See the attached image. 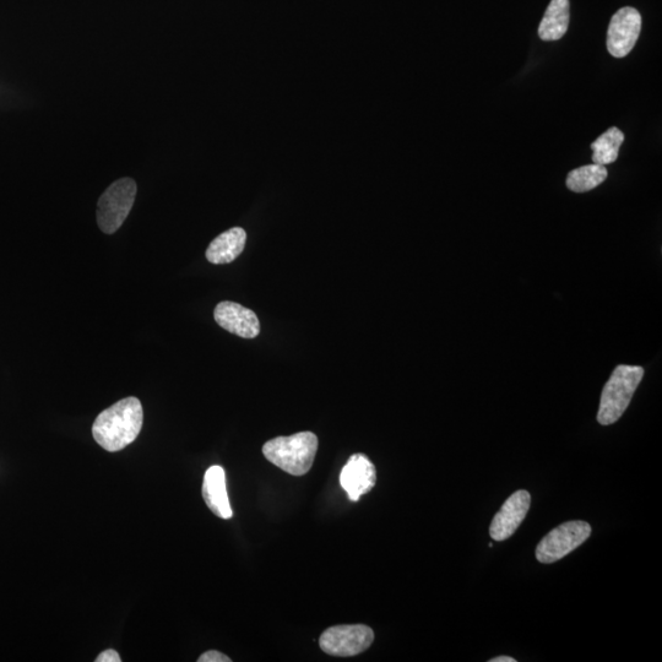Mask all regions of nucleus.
Listing matches in <instances>:
<instances>
[{
    "label": "nucleus",
    "mask_w": 662,
    "mask_h": 662,
    "mask_svg": "<svg viewBox=\"0 0 662 662\" xmlns=\"http://www.w3.org/2000/svg\"><path fill=\"white\" fill-rule=\"evenodd\" d=\"M318 437L312 432H300L290 437L270 439L263 454L271 464L293 476L306 475L312 469L318 450Z\"/></svg>",
    "instance_id": "2"
},
{
    "label": "nucleus",
    "mask_w": 662,
    "mask_h": 662,
    "mask_svg": "<svg viewBox=\"0 0 662 662\" xmlns=\"http://www.w3.org/2000/svg\"><path fill=\"white\" fill-rule=\"evenodd\" d=\"M121 656L117 653L116 650L108 649L103 651L99 656H97L96 662H121Z\"/></svg>",
    "instance_id": "17"
},
{
    "label": "nucleus",
    "mask_w": 662,
    "mask_h": 662,
    "mask_svg": "<svg viewBox=\"0 0 662 662\" xmlns=\"http://www.w3.org/2000/svg\"><path fill=\"white\" fill-rule=\"evenodd\" d=\"M199 662H231L232 660L229 656L220 653V651L210 650L206 651L205 654L200 656L198 659Z\"/></svg>",
    "instance_id": "16"
},
{
    "label": "nucleus",
    "mask_w": 662,
    "mask_h": 662,
    "mask_svg": "<svg viewBox=\"0 0 662 662\" xmlns=\"http://www.w3.org/2000/svg\"><path fill=\"white\" fill-rule=\"evenodd\" d=\"M247 233L241 227L221 233L210 243L206 251V259L211 264H230L236 260L246 247Z\"/></svg>",
    "instance_id": "12"
},
{
    "label": "nucleus",
    "mask_w": 662,
    "mask_h": 662,
    "mask_svg": "<svg viewBox=\"0 0 662 662\" xmlns=\"http://www.w3.org/2000/svg\"><path fill=\"white\" fill-rule=\"evenodd\" d=\"M606 178L607 170L605 166L593 164L575 168V170L569 172L566 183L569 191L585 193L599 187L600 184L605 182Z\"/></svg>",
    "instance_id": "15"
},
{
    "label": "nucleus",
    "mask_w": 662,
    "mask_h": 662,
    "mask_svg": "<svg viewBox=\"0 0 662 662\" xmlns=\"http://www.w3.org/2000/svg\"><path fill=\"white\" fill-rule=\"evenodd\" d=\"M642 30V16L637 9L626 7L612 16L607 30V51L615 58L627 57L632 52Z\"/></svg>",
    "instance_id": "7"
},
{
    "label": "nucleus",
    "mask_w": 662,
    "mask_h": 662,
    "mask_svg": "<svg viewBox=\"0 0 662 662\" xmlns=\"http://www.w3.org/2000/svg\"><path fill=\"white\" fill-rule=\"evenodd\" d=\"M590 535L591 526L582 520L564 523L548 533L537 545V561L545 564L560 561L583 545Z\"/></svg>",
    "instance_id": "5"
},
{
    "label": "nucleus",
    "mask_w": 662,
    "mask_h": 662,
    "mask_svg": "<svg viewBox=\"0 0 662 662\" xmlns=\"http://www.w3.org/2000/svg\"><path fill=\"white\" fill-rule=\"evenodd\" d=\"M374 640L372 628L363 624L330 627L319 638L320 648L331 656L349 658L366 651Z\"/></svg>",
    "instance_id": "6"
},
{
    "label": "nucleus",
    "mask_w": 662,
    "mask_h": 662,
    "mask_svg": "<svg viewBox=\"0 0 662 662\" xmlns=\"http://www.w3.org/2000/svg\"><path fill=\"white\" fill-rule=\"evenodd\" d=\"M624 141V134L618 128H610L591 144L595 165H610L618 159Z\"/></svg>",
    "instance_id": "14"
},
{
    "label": "nucleus",
    "mask_w": 662,
    "mask_h": 662,
    "mask_svg": "<svg viewBox=\"0 0 662 662\" xmlns=\"http://www.w3.org/2000/svg\"><path fill=\"white\" fill-rule=\"evenodd\" d=\"M203 497L206 506L216 517L229 520L233 517L229 495L226 488V474L221 466H211L205 472Z\"/></svg>",
    "instance_id": "11"
},
{
    "label": "nucleus",
    "mask_w": 662,
    "mask_h": 662,
    "mask_svg": "<svg viewBox=\"0 0 662 662\" xmlns=\"http://www.w3.org/2000/svg\"><path fill=\"white\" fill-rule=\"evenodd\" d=\"M644 377L643 367L621 365L602 390L598 421L609 426L621 419Z\"/></svg>",
    "instance_id": "3"
},
{
    "label": "nucleus",
    "mask_w": 662,
    "mask_h": 662,
    "mask_svg": "<svg viewBox=\"0 0 662 662\" xmlns=\"http://www.w3.org/2000/svg\"><path fill=\"white\" fill-rule=\"evenodd\" d=\"M531 496L528 491L520 490L510 496L495 515L490 526V536L495 541H506L518 530L528 514Z\"/></svg>",
    "instance_id": "8"
},
{
    "label": "nucleus",
    "mask_w": 662,
    "mask_h": 662,
    "mask_svg": "<svg viewBox=\"0 0 662 662\" xmlns=\"http://www.w3.org/2000/svg\"><path fill=\"white\" fill-rule=\"evenodd\" d=\"M491 662H517V660L510 658V656H498V658L490 660Z\"/></svg>",
    "instance_id": "18"
},
{
    "label": "nucleus",
    "mask_w": 662,
    "mask_h": 662,
    "mask_svg": "<svg viewBox=\"0 0 662 662\" xmlns=\"http://www.w3.org/2000/svg\"><path fill=\"white\" fill-rule=\"evenodd\" d=\"M137 197V183L132 178H122L112 183L101 195L97 204V224L107 235L121 229L132 210Z\"/></svg>",
    "instance_id": "4"
},
{
    "label": "nucleus",
    "mask_w": 662,
    "mask_h": 662,
    "mask_svg": "<svg viewBox=\"0 0 662 662\" xmlns=\"http://www.w3.org/2000/svg\"><path fill=\"white\" fill-rule=\"evenodd\" d=\"M376 466L365 454H355L347 461L340 474V485L351 501L357 502L361 496L371 492L376 486Z\"/></svg>",
    "instance_id": "9"
},
{
    "label": "nucleus",
    "mask_w": 662,
    "mask_h": 662,
    "mask_svg": "<svg viewBox=\"0 0 662 662\" xmlns=\"http://www.w3.org/2000/svg\"><path fill=\"white\" fill-rule=\"evenodd\" d=\"M569 19V0H551L539 26L542 41L561 40L567 34Z\"/></svg>",
    "instance_id": "13"
},
{
    "label": "nucleus",
    "mask_w": 662,
    "mask_h": 662,
    "mask_svg": "<svg viewBox=\"0 0 662 662\" xmlns=\"http://www.w3.org/2000/svg\"><path fill=\"white\" fill-rule=\"evenodd\" d=\"M214 317L222 329L243 339H254L260 334L257 314L236 302H220L215 308Z\"/></svg>",
    "instance_id": "10"
},
{
    "label": "nucleus",
    "mask_w": 662,
    "mask_h": 662,
    "mask_svg": "<svg viewBox=\"0 0 662 662\" xmlns=\"http://www.w3.org/2000/svg\"><path fill=\"white\" fill-rule=\"evenodd\" d=\"M143 423V405L139 399L130 396L97 416L92 426V436L107 452H119L138 438Z\"/></svg>",
    "instance_id": "1"
}]
</instances>
